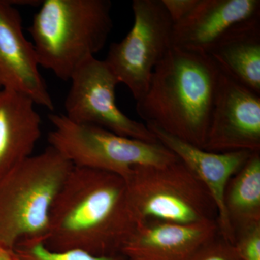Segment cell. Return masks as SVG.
<instances>
[{"instance_id": "cell-1", "label": "cell", "mask_w": 260, "mask_h": 260, "mask_svg": "<svg viewBox=\"0 0 260 260\" xmlns=\"http://www.w3.org/2000/svg\"><path fill=\"white\" fill-rule=\"evenodd\" d=\"M138 224L124 178L74 167L53 205L44 244L52 251L121 256Z\"/></svg>"}, {"instance_id": "cell-2", "label": "cell", "mask_w": 260, "mask_h": 260, "mask_svg": "<svg viewBox=\"0 0 260 260\" xmlns=\"http://www.w3.org/2000/svg\"><path fill=\"white\" fill-rule=\"evenodd\" d=\"M219 73L208 54L172 47L136 101L137 112L146 124L203 149Z\"/></svg>"}, {"instance_id": "cell-3", "label": "cell", "mask_w": 260, "mask_h": 260, "mask_svg": "<svg viewBox=\"0 0 260 260\" xmlns=\"http://www.w3.org/2000/svg\"><path fill=\"white\" fill-rule=\"evenodd\" d=\"M112 10L110 0H43L28 28L40 67L70 81L107 44Z\"/></svg>"}, {"instance_id": "cell-4", "label": "cell", "mask_w": 260, "mask_h": 260, "mask_svg": "<svg viewBox=\"0 0 260 260\" xmlns=\"http://www.w3.org/2000/svg\"><path fill=\"white\" fill-rule=\"evenodd\" d=\"M73 165L49 146L0 178V243L45 242L53 205Z\"/></svg>"}, {"instance_id": "cell-5", "label": "cell", "mask_w": 260, "mask_h": 260, "mask_svg": "<svg viewBox=\"0 0 260 260\" xmlns=\"http://www.w3.org/2000/svg\"><path fill=\"white\" fill-rule=\"evenodd\" d=\"M52 129L49 146L73 167L95 169L129 177L137 166L162 167L179 160L161 143H148L116 135L99 126L78 124L63 114H49Z\"/></svg>"}, {"instance_id": "cell-6", "label": "cell", "mask_w": 260, "mask_h": 260, "mask_svg": "<svg viewBox=\"0 0 260 260\" xmlns=\"http://www.w3.org/2000/svg\"><path fill=\"white\" fill-rule=\"evenodd\" d=\"M126 181L139 223H194L218 218L209 192L179 160L162 167L137 166Z\"/></svg>"}, {"instance_id": "cell-7", "label": "cell", "mask_w": 260, "mask_h": 260, "mask_svg": "<svg viewBox=\"0 0 260 260\" xmlns=\"http://www.w3.org/2000/svg\"><path fill=\"white\" fill-rule=\"evenodd\" d=\"M134 21L125 37L112 43L104 61L135 101L144 95L154 69L172 48V20L161 0H134Z\"/></svg>"}, {"instance_id": "cell-8", "label": "cell", "mask_w": 260, "mask_h": 260, "mask_svg": "<svg viewBox=\"0 0 260 260\" xmlns=\"http://www.w3.org/2000/svg\"><path fill=\"white\" fill-rule=\"evenodd\" d=\"M70 81L64 116L73 122L104 128L121 136L158 143L146 124L133 120L116 104L119 80L104 60L90 58L78 68Z\"/></svg>"}, {"instance_id": "cell-9", "label": "cell", "mask_w": 260, "mask_h": 260, "mask_svg": "<svg viewBox=\"0 0 260 260\" xmlns=\"http://www.w3.org/2000/svg\"><path fill=\"white\" fill-rule=\"evenodd\" d=\"M203 149L260 151V95L220 68Z\"/></svg>"}, {"instance_id": "cell-10", "label": "cell", "mask_w": 260, "mask_h": 260, "mask_svg": "<svg viewBox=\"0 0 260 260\" xmlns=\"http://www.w3.org/2000/svg\"><path fill=\"white\" fill-rule=\"evenodd\" d=\"M34 44L25 37L20 12L0 0V90L26 95L36 105L54 110V104L39 70Z\"/></svg>"}, {"instance_id": "cell-11", "label": "cell", "mask_w": 260, "mask_h": 260, "mask_svg": "<svg viewBox=\"0 0 260 260\" xmlns=\"http://www.w3.org/2000/svg\"><path fill=\"white\" fill-rule=\"evenodd\" d=\"M146 126L159 143L175 154L206 188L216 207L219 234L225 240L234 244L235 235L228 220L224 196L229 181L245 164L252 152L206 151L168 134L153 124H146Z\"/></svg>"}, {"instance_id": "cell-12", "label": "cell", "mask_w": 260, "mask_h": 260, "mask_svg": "<svg viewBox=\"0 0 260 260\" xmlns=\"http://www.w3.org/2000/svg\"><path fill=\"white\" fill-rule=\"evenodd\" d=\"M218 234L217 220L142 222L124 243L121 254L130 260H187Z\"/></svg>"}, {"instance_id": "cell-13", "label": "cell", "mask_w": 260, "mask_h": 260, "mask_svg": "<svg viewBox=\"0 0 260 260\" xmlns=\"http://www.w3.org/2000/svg\"><path fill=\"white\" fill-rule=\"evenodd\" d=\"M258 13L259 0H199L189 15L173 25L172 47L208 54L227 29Z\"/></svg>"}, {"instance_id": "cell-14", "label": "cell", "mask_w": 260, "mask_h": 260, "mask_svg": "<svg viewBox=\"0 0 260 260\" xmlns=\"http://www.w3.org/2000/svg\"><path fill=\"white\" fill-rule=\"evenodd\" d=\"M35 103L13 90H0V178L32 156L42 135Z\"/></svg>"}, {"instance_id": "cell-15", "label": "cell", "mask_w": 260, "mask_h": 260, "mask_svg": "<svg viewBox=\"0 0 260 260\" xmlns=\"http://www.w3.org/2000/svg\"><path fill=\"white\" fill-rule=\"evenodd\" d=\"M208 54L220 69L260 95V13L227 29Z\"/></svg>"}, {"instance_id": "cell-16", "label": "cell", "mask_w": 260, "mask_h": 260, "mask_svg": "<svg viewBox=\"0 0 260 260\" xmlns=\"http://www.w3.org/2000/svg\"><path fill=\"white\" fill-rule=\"evenodd\" d=\"M224 205L234 235L240 229L260 223V151L251 153L229 181Z\"/></svg>"}, {"instance_id": "cell-17", "label": "cell", "mask_w": 260, "mask_h": 260, "mask_svg": "<svg viewBox=\"0 0 260 260\" xmlns=\"http://www.w3.org/2000/svg\"><path fill=\"white\" fill-rule=\"evenodd\" d=\"M14 249L20 260H123L121 256H94L78 250L52 251L43 241L20 242Z\"/></svg>"}, {"instance_id": "cell-18", "label": "cell", "mask_w": 260, "mask_h": 260, "mask_svg": "<svg viewBox=\"0 0 260 260\" xmlns=\"http://www.w3.org/2000/svg\"><path fill=\"white\" fill-rule=\"evenodd\" d=\"M234 246L242 260H260V223L238 231Z\"/></svg>"}, {"instance_id": "cell-19", "label": "cell", "mask_w": 260, "mask_h": 260, "mask_svg": "<svg viewBox=\"0 0 260 260\" xmlns=\"http://www.w3.org/2000/svg\"><path fill=\"white\" fill-rule=\"evenodd\" d=\"M187 260H242L234 244L216 236L205 243Z\"/></svg>"}, {"instance_id": "cell-20", "label": "cell", "mask_w": 260, "mask_h": 260, "mask_svg": "<svg viewBox=\"0 0 260 260\" xmlns=\"http://www.w3.org/2000/svg\"><path fill=\"white\" fill-rule=\"evenodd\" d=\"M199 0H161L173 23H179L198 4Z\"/></svg>"}, {"instance_id": "cell-21", "label": "cell", "mask_w": 260, "mask_h": 260, "mask_svg": "<svg viewBox=\"0 0 260 260\" xmlns=\"http://www.w3.org/2000/svg\"><path fill=\"white\" fill-rule=\"evenodd\" d=\"M0 260H20L15 249L0 243Z\"/></svg>"}]
</instances>
